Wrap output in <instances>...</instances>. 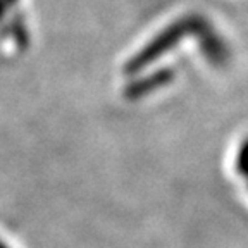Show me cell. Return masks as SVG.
<instances>
[{
  "label": "cell",
  "instance_id": "6da1fadb",
  "mask_svg": "<svg viewBox=\"0 0 248 248\" xmlns=\"http://www.w3.org/2000/svg\"><path fill=\"white\" fill-rule=\"evenodd\" d=\"M240 176L241 178H245V183H247V186H248V169L243 170V172H240Z\"/></svg>",
  "mask_w": 248,
  "mask_h": 248
}]
</instances>
